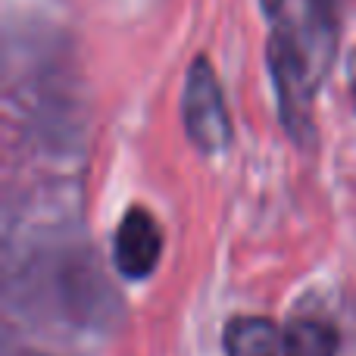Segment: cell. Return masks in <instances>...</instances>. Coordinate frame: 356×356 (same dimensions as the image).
<instances>
[{"label":"cell","mask_w":356,"mask_h":356,"mask_svg":"<svg viewBox=\"0 0 356 356\" xmlns=\"http://www.w3.org/2000/svg\"><path fill=\"white\" fill-rule=\"evenodd\" d=\"M228 356H284V338L263 316H238L225 328Z\"/></svg>","instance_id":"cell-4"},{"label":"cell","mask_w":356,"mask_h":356,"mask_svg":"<svg viewBox=\"0 0 356 356\" xmlns=\"http://www.w3.org/2000/svg\"><path fill=\"white\" fill-rule=\"evenodd\" d=\"M341 0H303L297 22H278L269 38V69L278 113L294 141L313 138V100L338 54Z\"/></svg>","instance_id":"cell-1"},{"label":"cell","mask_w":356,"mask_h":356,"mask_svg":"<svg viewBox=\"0 0 356 356\" xmlns=\"http://www.w3.org/2000/svg\"><path fill=\"white\" fill-rule=\"evenodd\" d=\"M282 6H284V0H263V10L269 13V16H278V13H282Z\"/></svg>","instance_id":"cell-6"},{"label":"cell","mask_w":356,"mask_h":356,"mask_svg":"<svg viewBox=\"0 0 356 356\" xmlns=\"http://www.w3.org/2000/svg\"><path fill=\"white\" fill-rule=\"evenodd\" d=\"M163 257V232L160 222L147 209L135 207L122 216L113 238V259L116 269L131 282H141L156 269Z\"/></svg>","instance_id":"cell-3"},{"label":"cell","mask_w":356,"mask_h":356,"mask_svg":"<svg viewBox=\"0 0 356 356\" xmlns=\"http://www.w3.org/2000/svg\"><path fill=\"white\" fill-rule=\"evenodd\" d=\"M350 100H353V106H356V54H353V60H350Z\"/></svg>","instance_id":"cell-7"},{"label":"cell","mask_w":356,"mask_h":356,"mask_svg":"<svg viewBox=\"0 0 356 356\" xmlns=\"http://www.w3.org/2000/svg\"><path fill=\"white\" fill-rule=\"evenodd\" d=\"M181 119L191 144L200 154H222L232 144V119L225 110L222 85L209 60H194L188 69L181 97Z\"/></svg>","instance_id":"cell-2"},{"label":"cell","mask_w":356,"mask_h":356,"mask_svg":"<svg viewBox=\"0 0 356 356\" xmlns=\"http://www.w3.org/2000/svg\"><path fill=\"white\" fill-rule=\"evenodd\" d=\"M284 356H338V328L316 316H300L282 332Z\"/></svg>","instance_id":"cell-5"}]
</instances>
